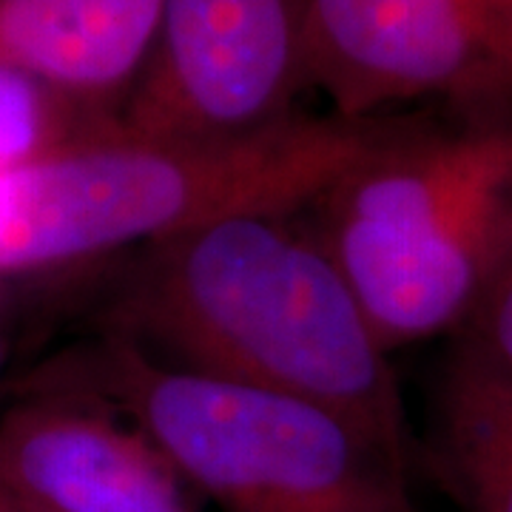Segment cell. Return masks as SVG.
I'll return each mask as SVG.
<instances>
[{
  "mask_svg": "<svg viewBox=\"0 0 512 512\" xmlns=\"http://www.w3.org/2000/svg\"><path fill=\"white\" fill-rule=\"evenodd\" d=\"M134 254L109 333L163 365L322 404L419 464L390 350L313 228L242 214Z\"/></svg>",
  "mask_w": 512,
  "mask_h": 512,
  "instance_id": "obj_1",
  "label": "cell"
},
{
  "mask_svg": "<svg viewBox=\"0 0 512 512\" xmlns=\"http://www.w3.org/2000/svg\"><path fill=\"white\" fill-rule=\"evenodd\" d=\"M402 117L293 114L237 140H157L120 120L0 168V279L140 251L242 214H299L393 137Z\"/></svg>",
  "mask_w": 512,
  "mask_h": 512,
  "instance_id": "obj_2",
  "label": "cell"
},
{
  "mask_svg": "<svg viewBox=\"0 0 512 512\" xmlns=\"http://www.w3.org/2000/svg\"><path fill=\"white\" fill-rule=\"evenodd\" d=\"M311 208L384 348L456 336L512 254V117H402Z\"/></svg>",
  "mask_w": 512,
  "mask_h": 512,
  "instance_id": "obj_3",
  "label": "cell"
},
{
  "mask_svg": "<svg viewBox=\"0 0 512 512\" xmlns=\"http://www.w3.org/2000/svg\"><path fill=\"white\" fill-rule=\"evenodd\" d=\"M86 376L220 512H424L419 464L322 404L163 365L114 333Z\"/></svg>",
  "mask_w": 512,
  "mask_h": 512,
  "instance_id": "obj_4",
  "label": "cell"
},
{
  "mask_svg": "<svg viewBox=\"0 0 512 512\" xmlns=\"http://www.w3.org/2000/svg\"><path fill=\"white\" fill-rule=\"evenodd\" d=\"M305 89L350 120L421 97L507 111L512 0H308Z\"/></svg>",
  "mask_w": 512,
  "mask_h": 512,
  "instance_id": "obj_5",
  "label": "cell"
},
{
  "mask_svg": "<svg viewBox=\"0 0 512 512\" xmlns=\"http://www.w3.org/2000/svg\"><path fill=\"white\" fill-rule=\"evenodd\" d=\"M308 0H163L120 128L157 140H237L291 120L305 92Z\"/></svg>",
  "mask_w": 512,
  "mask_h": 512,
  "instance_id": "obj_6",
  "label": "cell"
},
{
  "mask_svg": "<svg viewBox=\"0 0 512 512\" xmlns=\"http://www.w3.org/2000/svg\"><path fill=\"white\" fill-rule=\"evenodd\" d=\"M0 481L29 512H200L160 444L83 390H49L0 416Z\"/></svg>",
  "mask_w": 512,
  "mask_h": 512,
  "instance_id": "obj_7",
  "label": "cell"
},
{
  "mask_svg": "<svg viewBox=\"0 0 512 512\" xmlns=\"http://www.w3.org/2000/svg\"><path fill=\"white\" fill-rule=\"evenodd\" d=\"M163 0H0V72L120 117Z\"/></svg>",
  "mask_w": 512,
  "mask_h": 512,
  "instance_id": "obj_8",
  "label": "cell"
},
{
  "mask_svg": "<svg viewBox=\"0 0 512 512\" xmlns=\"http://www.w3.org/2000/svg\"><path fill=\"white\" fill-rule=\"evenodd\" d=\"M419 470L458 512H512V376L450 350Z\"/></svg>",
  "mask_w": 512,
  "mask_h": 512,
  "instance_id": "obj_9",
  "label": "cell"
},
{
  "mask_svg": "<svg viewBox=\"0 0 512 512\" xmlns=\"http://www.w3.org/2000/svg\"><path fill=\"white\" fill-rule=\"evenodd\" d=\"M117 123L29 77L0 72V168L29 163Z\"/></svg>",
  "mask_w": 512,
  "mask_h": 512,
  "instance_id": "obj_10",
  "label": "cell"
},
{
  "mask_svg": "<svg viewBox=\"0 0 512 512\" xmlns=\"http://www.w3.org/2000/svg\"><path fill=\"white\" fill-rule=\"evenodd\" d=\"M453 353L512 376V254L478 311L453 336Z\"/></svg>",
  "mask_w": 512,
  "mask_h": 512,
  "instance_id": "obj_11",
  "label": "cell"
},
{
  "mask_svg": "<svg viewBox=\"0 0 512 512\" xmlns=\"http://www.w3.org/2000/svg\"><path fill=\"white\" fill-rule=\"evenodd\" d=\"M0 512H29L15 495L9 493V487L3 481H0Z\"/></svg>",
  "mask_w": 512,
  "mask_h": 512,
  "instance_id": "obj_12",
  "label": "cell"
},
{
  "mask_svg": "<svg viewBox=\"0 0 512 512\" xmlns=\"http://www.w3.org/2000/svg\"><path fill=\"white\" fill-rule=\"evenodd\" d=\"M6 367V330H3V316H0V376Z\"/></svg>",
  "mask_w": 512,
  "mask_h": 512,
  "instance_id": "obj_13",
  "label": "cell"
}]
</instances>
